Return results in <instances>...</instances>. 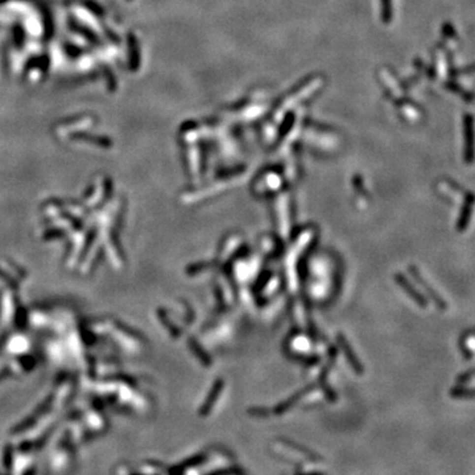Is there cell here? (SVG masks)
Segmentation results:
<instances>
[{"mask_svg":"<svg viewBox=\"0 0 475 475\" xmlns=\"http://www.w3.org/2000/svg\"><path fill=\"white\" fill-rule=\"evenodd\" d=\"M106 73H107V74H106V77H107V78L111 81V82H110V85H108V86H110V90L114 91V90H115V79H114V77H112V73H111V70H110V69H106Z\"/></svg>","mask_w":475,"mask_h":475,"instance_id":"7a4b0ae2","label":"cell"},{"mask_svg":"<svg viewBox=\"0 0 475 475\" xmlns=\"http://www.w3.org/2000/svg\"><path fill=\"white\" fill-rule=\"evenodd\" d=\"M129 62H131V69H135L136 65L139 66V48L136 49V41L133 40L132 34H129Z\"/></svg>","mask_w":475,"mask_h":475,"instance_id":"6da1fadb","label":"cell"}]
</instances>
